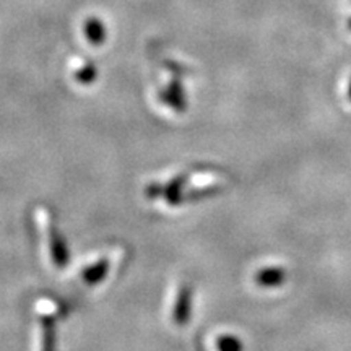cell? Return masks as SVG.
Segmentation results:
<instances>
[{
	"label": "cell",
	"instance_id": "7a4b0ae2",
	"mask_svg": "<svg viewBox=\"0 0 351 351\" xmlns=\"http://www.w3.org/2000/svg\"><path fill=\"white\" fill-rule=\"evenodd\" d=\"M189 306H191V301H189L187 291H184L181 296H179L178 306H176L174 311V319L178 324H184L189 319Z\"/></svg>",
	"mask_w": 351,
	"mask_h": 351
},
{
	"label": "cell",
	"instance_id": "277c9868",
	"mask_svg": "<svg viewBox=\"0 0 351 351\" xmlns=\"http://www.w3.org/2000/svg\"><path fill=\"white\" fill-rule=\"evenodd\" d=\"M43 351H56V337H54V328L51 324H47L44 327V345Z\"/></svg>",
	"mask_w": 351,
	"mask_h": 351
},
{
	"label": "cell",
	"instance_id": "5b68a950",
	"mask_svg": "<svg viewBox=\"0 0 351 351\" xmlns=\"http://www.w3.org/2000/svg\"><path fill=\"white\" fill-rule=\"evenodd\" d=\"M104 271H106V262H101L99 265H96V269L90 270V274L86 275L88 282H91V283H93V282H98V280L103 278Z\"/></svg>",
	"mask_w": 351,
	"mask_h": 351
},
{
	"label": "cell",
	"instance_id": "3957f363",
	"mask_svg": "<svg viewBox=\"0 0 351 351\" xmlns=\"http://www.w3.org/2000/svg\"><path fill=\"white\" fill-rule=\"evenodd\" d=\"M218 351H243V345L236 337L225 335L218 339Z\"/></svg>",
	"mask_w": 351,
	"mask_h": 351
},
{
	"label": "cell",
	"instance_id": "6da1fadb",
	"mask_svg": "<svg viewBox=\"0 0 351 351\" xmlns=\"http://www.w3.org/2000/svg\"><path fill=\"white\" fill-rule=\"evenodd\" d=\"M85 33H86V38L88 41L93 43V44H99L104 41V36H106V32H104L103 25L99 23L96 19H90L86 21V26H85Z\"/></svg>",
	"mask_w": 351,
	"mask_h": 351
}]
</instances>
